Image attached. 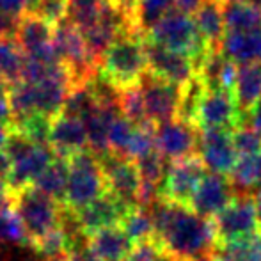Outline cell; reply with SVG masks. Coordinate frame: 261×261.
Wrapping results in <instances>:
<instances>
[{
	"label": "cell",
	"instance_id": "6da1fadb",
	"mask_svg": "<svg viewBox=\"0 0 261 261\" xmlns=\"http://www.w3.org/2000/svg\"><path fill=\"white\" fill-rule=\"evenodd\" d=\"M155 244L174 261H194L215 251L212 219L194 213L189 206L158 199L151 208Z\"/></svg>",
	"mask_w": 261,
	"mask_h": 261
},
{
	"label": "cell",
	"instance_id": "7a4b0ae2",
	"mask_svg": "<svg viewBox=\"0 0 261 261\" xmlns=\"http://www.w3.org/2000/svg\"><path fill=\"white\" fill-rule=\"evenodd\" d=\"M100 73L117 89L139 86L148 73L146 39L142 34H123L109 46L101 57Z\"/></svg>",
	"mask_w": 261,
	"mask_h": 261
},
{
	"label": "cell",
	"instance_id": "3957f363",
	"mask_svg": "<svg viewBox=\"0 0 261 261\" xmlns=\"http://www.w3.org/2000/svg\"><path fill=\"white\" fill-rule=\"evenodd\" d=\"M144 38L164 48L189 55L190 61L194 62L196 73L204 62V59L208 57V54L212 52L206 41L201 38L194 18L176 9L169 11L158 23L153 25V29Z\"/></svg>",
	"mask_w": 261,
	"mask_h": 261
},
{
	"label": "cell",
	"instance_id": "277c9868",
	"mask_svg": "<svg viewBox=\"0 0 261 261\" xmlns=\"http://www.w3.org/2000/svg\"><path fill=\"white\" fill-rule=\"evenodd\" d=\"M107 192L105 176L100 158L89 149H84L68 158V185L62 206L79 212Z\"/></svg>",
	"mask_w": 261,
	"mask_h": 261
},
{
	"label": "cell",
	"instance_id": "5b68a950",
	"mask_svg": "<svg viewBox=\"0 0 261 261\" xmlns=\"http://www.w3.org/2000/svg\"><path fill=\"white\" fill-rule=\"evenodd\" d=\"M11 206L18 213L29 234L31 245L61 224L64 206L62 203L39 192L36 187L29 185L11 194Z\"/></svg>",
	"mask_w": 261,
	"mask_h": 261
},
{
	"label": "cell",
	"instance_id": "8992f818",
	"mask_svg": "<svg viewBox=\"0 0 261 261\" xmlns=\"http://www.w3.org/2000/svg\"><path fill=\"white\" fill-rule=\"evenodd\" d=\"M215 233V247L259 233L254 199L249 194H237L229 204L212 219Z\"/></svg>",
	"mask_w": 261,
	"mask_h": 261
},
{
	"label": "cell",
	"instance_id": "52a82bcc",
	"mask_svg": "<svg viewBox=\"0 0 261 261\" xmlns=\"http://www.w3.org/2000/svg\"><path fill=\"white\" fill-rule=\"evenodd\" d=\"M206 176V167L197 155L169 162L160 187V197L171 203L189 206L194 192Z\"/></svg>",
	"mask_w": 261,
	"mask_h": 261
},
{
	"label": "cell",
	"instance_id": "ba28073f",
	"mask_svg": "<svg viewBox=\"0 0 261 261\" xmlns=\"http://www.w3.org/2000/svg\"><path fill=\"white\" fill-rule=\"evenodd\" d=\"M139 87L142 91L146 119L153 126H158V124L174 119L176 114H178L181 87L174 86L171 82H165V80L151 75L149 71L142 76V80L139 82Z\"/></svg>",
	"mask_w": 261,
	"mask_h": 261
},
{
	"label": "cell",
	"instance_id": "9c48e42d",
	"mask_svg": "<svg viewBox=\"0 0 261 261\" xmlns=\"http://www.w3.org/2000/svg\"><path fill=\"white\" fill-rule=\"evenodd\" d=\"M244 124V114L240 112L233 93L220 89H206L196 114L194 126L197 130H234Z\"/></svg>",
	"mask_w": 261,
	"mask_h": 261
},
{
	"label": "cell",
	"instance_id": "30bf717a",
	"mask_svg": "<svg viewBox=\"0 0 261 261\" xmlns=\"http://www.w3.org/2000/svg\"><path fill=\"white\" fill-rule=\"evenodd\" d=\"M14 41L25 54V57L39 59V61H61L54 50V25L46 23L32 13L23 14L14 23Z\"/></svg>",
	"mask_w": 261,
	"mask_h": 261
},
{
	"label": "cell",
	"instance_id": "8fae6325",
	"mask_svg": "<svg viewBox=\"0 0 261 261\" xmlns=\"http://www.w3.org/2000/svg\"><path fill=\"white\" fill-rule=\"evenodd\" d=\"M130 208L134 206L123 203L114 194L105 192L103 196L94 199L91 204L84 206L79 212H73V217H75V224L79 231L87 238L96 231L105 229V227L121 226L124 215Z\"/></svg>",
	"mask_w": 261,
	"mask_h": 261
},
{
	"label": "cell",
	"instance_id": "7c38bea8",
	"mask_svg": "<svg viewBox=\"0 0 261 261\" xmlns=\"http://www.w3.org/2000/svg\"><path fill=\"white\" fill-rule=\"evenodd\" d=\"M231 132L233 130H222V128L199 130L196 155L201 158L206 171L227 176L234 167L238 153L233 146Z\"/></svg>",
	"mask_w": 261,
	"mask_h": 261
},
{
	"label": "cell",
	"instance_id": "4fadbf2b",
	"mask_svg": "<svg viewBox=\"0 0 261 261\" xmlns=\"http://www.w3.org/2000/svg\"><path fill=\"white\" fill-rule=\"evenodd\" d=\"M100 164L105 176L107 192L114 194L130 206H137L141 174H139L135 162L126 156L116 155V153H109L100 158Z\"/></svg>",
	"mask_w": 261,
	"mask_h": 261
},
{
	"label": "cell",
	"instance_id": "5bb4252c",
	"mask_svg": "<svg viewBox=\"0 0 261 261\" xmlns=\"http://www.w3.org/2000/svg\"><path fill=\"white\" fill-rule=\"evenodd\" d=\"M199 130L178 117L155 128V148L167 162L192 156L197 151Z\"/></svg>",
	"mask_w": 261,
	"mask_h": 261
},
{
	"label": "cell",
	"instance_id": "9a60e30c",
	"mask_svg": "<svg viewBox=\"0 0 261 261\" xmlns=\"http://www.w3.org/2000/svg\"><path fill=\"white\" fill-rule=\"evenodd\" d=\"M146 57H148V71L174 86L183 87L196 76V68L189 55L164 48L148 39H146Z\"/></svg>",
	"mask_w": 261,
	"mask_h": 261
},
{
	"label": "cell",
	"instance_id": "2e32d148",
	"mask_svg": "<svg viewBox=\"0 0 261 261\" xmlns=\"http://www.w3.org/2000/svg\"><path fill=\"white\" fill-rule=\"evenodd\" d=\"M234 196L237 194H234V189L227 176L210 172L204 176L197 190L194 192L189 208L199 217L213 219L217 213L222 212L233 201Z\"/></svg>",
	"mask_w": 261,
	"mask_h": 261
},
{
	"label": "cell",
	"instance_id": "e0dca14e",
	"mask_svg": "<svg viewBox=\"0 0 261 261\" xmlns=\"http://www.w3.org/2000/svg\"><path fill=\"white\" fill-rule=\"evenodd\" d=\"M57 153L52 149V146H34L29 149L23 156L14 160L11 164V171L6 178V185L9 189V194H14L16 190L29 187L36 181L39 174L48 167L55 160Z\"/></svg>",
	"mask_w": 261,
	"mask_h": 261
},
{
	"label": "cell",
	"instance_id": "ac0fdd59",
	"mask_svg": "<svg viewBox=\"0 0 261 261\" xmlns=\"http://www.w3.org/2000/svg\"><path fill=\"white\" fill-rule=\"evenodd\" d=\"M48 144L59 156L69 158L75 153H80L87 148V134L84 121L79 117L59 114L50 124Z\"/></svg>",
	"mask_w": 261,
	"mask_h": 261
},
{
	"label": "cell",
	"instance_id": "d6986e66",
	"mask_svg": "<svg viewBox=\"0 0 261 261\" xmlns=\"http://www.w3.org/2000/svg\"><path fill=\"white\" fill-rule=\"evenodd\" d=\"M219 52L237 66L261 62V29L245 32H224Z\"/></svg>",
	"mask_w": 261,
	"mask_h": 261
},
{
	"label": "cell",
	"instance_id": "ffe728a7",
	"mask_svg": "<svg viewBox=\"0 0 261 261\" xmlns=\"http://www.w3.org/2000/svg\"><path fill=\"white\" fill-rule=\"evenodd\" d=\"M87 245L98 261H124L134 252V242L126 237L121 226L100 229L86 238Z\"/></svg>",
	"mask_w": 261,
	"mask_h": 261
},
{
	"label": "cell",
	"instance_id": "44dd1931",
	"mask_svg": "<svg viewBox=\"0 0 261 261\" xmlns=\"http://www.w3.org/2000/svg\"><path fill=\"white\" fill-rule=\"evenodd\" d=\"M121 114L119 107H96L89 116L84 119L87 134V148L98 158L110 153L109 148V128L116 116Z\"/></svg>",
	"mask_w": 261,
	"mask_h": 261
},
{
	"label": "cell",
	"instance_id": "7402d4cb",
	"mask_svg": "<svg viewBox=\"0 0 261 261\" xmlns=\"http://www.w3.org/2000/svg\"><path fill=\"white\" fill-rule=\"evenodd\" d=\"M192 18L206 45L212 50H219V45L224 38V32H226L222 2L220 0H203L197 11L192 14Z\"/></svg>",
	"mask_w": 261,
	"mask_h": 261
},
{
	"label": "cell",
	"instance_id": "603a6c76",
	"mask_svg": "<svg viewBox=\"0 0 261 261\" xmlns=\"http://www.w3.org/2000/svg\"><path fill=\"white\" fill-rule=\"evenodd\" d=\"M233 96L242 114L261 100V62L238 66Z\"/></svg>",
	"mask_w": 261,
	"mask_h": 261
},
{
	"label": "cell",
	"instance_id": "cb8c5ba5",
	"mask_svg": "<svg viewBox=\"0 0 261 261\" xmlns=\"http://www.w3.org/2000/svg\"><path fill=\"white\" fill-rule=\"evenodd\" d=\"M234 194H252L261 189V153L240 156L227 174Z\"/></svg>",
	"mask_w": 261,
	"mask_h": 261
},
{
	"label": "cell",
	"instance_id": "d4e9b609",
	"mask_svg": "<svg viewBox=\"0 0 261 261\" xmlns=\"http://www.w3.org/2000/svg\"><path fill=\"white\" fill-rule=\"evenodd\" d=\"M226 32H245L261 29V7L247 0L222 4Z\"/></svg>",
	"mask_w": 261,
	"mask_h": 261
},
{
	"label": "cell",
	"instance_id": "484cf974",
	"mask_svg": "<svg viewBox=\"0 0 261 261\" xmlns=\"http://www.w3.org/2000/svg\"><path fill=\"white\" fill-rule=\"evenodd\" d=\"M25 64V54L14 41L11 34H6L0 38V80L7 86L21 82Z\"/></svg>",
	"mask_w": 261,
	"mask_h": 261
},
{
	"label": "cell",
	"instance_id": "4316f807",
	"mask_svg": "<svg viewBox=\"0 0 261 261\" xmlns=\"http://www.w3.org/2000/svg\"><path fill=\"white\" fill-rule=\"evenodd\" d=\"M66 185H68V158L59 155L32 183V187H36L39 192L46 194L59 203L64 201Z\"/></svg>",
	"mask_w": 261,
	"mask_h": 261
},
{
	"label": "cell",
	"instance_id": "83f0119b",
	"mask_svg": "<svg viewBox=\"0 0 261 261\" xmlns=\"http://www.w3.org/2000/svg\"><path fill=\"white\" fill-rule=\"evenodd\" d=\"M121 229L134 242V245L153 242L155 240V222H153L151 210L142 206L130 208L121 222Z\"/></svg>",
	"mask_w": 261,
	"mask_h": 261
},
{
	"label": "cell",
	"instance_id": "f1b7e54d",
	"mask_svg": "<svg viewBox=\"0 0 261 261\" xmlns=\"http://www.w3.org/2000/svg\"><path fill=\"white\" fill-rule=\"evenodd\" d=\"M213 254L219 261H261V231L217 245Z\"/></svg>",
	"mask_w": 261,
	"mask_h": 261
},
{
	"label": "cell",
	"instance_id": "f546056e",
	"mask_svg": "<svg viewBox=\"0 0 261 261\" xmlns=\"http://www.w3.org/2000/svg\"><path fill=\"white\" fill-rule=\"evenodd\" d=\"M171 9H174L172 0H137L134 7V27L139 34L146 36Z\"/></svg>",
	"mask_w": 261,
	"mask_h": 261
},
{
	"label": "cell",
	"instance_id": "4dcf8cb0",
	"mask_svg": "<svg viewBox=\"0 0 261 261\" xmlns=\"http://www.w3.org/2000/svg\"><path fill=\"white\" fill-rule=\"evenodd\" d=\"M109 0H68L66 18L79 29L80 32L93 27L101 16V11Z\"/></svg>",
	"mask_w": 261,
	"mask_h": 261
},
{
	"label": "cell",
	"instance_id": "1f68e13d",
	"mask_svg": "<svg viewBox=\"0 0 261 261\" xmlns=\"http://www.w3.org/2000/svg\"><path fill=\"white\" fill-rule=\"evenodd\" d=\"M0 245L11 247H31V240L23 227V222L13 206H6L0 212Z\"/></svg>",
	"mask_w": 261,
	"mask_h": 261
},
{
	"label": "cell",
	"instance_id": "d6a6232c",
	"mask_svg": "<svg viewBox=\"0 0 261 261\" xmlns=\"http://www.w3.org/2000/svg\"><path fill=\"white\" fill-rule=\"evenodd\" d=\"M50 124H52V117L45 116V114H32V116H27L18 123L11 124L9 128H14L20 134H23L32 144L46 146L50 137Z\"/></svg>",
	"mask_w": 261,
	"mask_h": 261
},
{
	"label": "cell",
	"instance_id": "836d02e7",
	"mask_svg": "<svg viewBox=\"0 0 261 261\" xmlns=\"http://www.w3.org/2000/svg\"><path fill=\"white\" fill-rule=\"evenodd\" d=\"M69 245V234L66 231V227L62 224H59L55 229H52L50 233H46L45 237H41L39 240H36L31 245V249H34V252L41 258L48 259L54 256L64 254L68 251Z\"/></svg>",
	"mask_w": 261,
	"mask_h": 261
},
{
	"label": "cell",
	"instance_id": "e575fe53",
	"mask_svg": "<svg viewBox=\"0 0 261 261\" xmlns=\"http://www.w3.org/2000/svg\"><path fill=\"white\" fill-rule=\"evenodd\" d=\"M119 109H121V114H123L126 119H130L134 124H137V126L149 123V121L146 119L144 100H142V91L139 86L121 89Z\"/></svg>",
	"mask_w": 261,
	"mask_h": 261
},
{
	"label": "cell",
	"instance_id": "d590c367",
	"mask_svg": "<svg viewBox=\"0 0 261 261\" xmlns=\"http://www.w3.org/2000/svg\"><path fill=\"white\" fill-rule=\"evenodd\" d=\"M96 107L98 105H96V101H94L93 94H91L89 87L79 86V87H73V89L69 91L61 114H66V116H71V117H79V119L84 121L94 109H96Z\"/></svg>",
	"mask_w": 261,
	"mask_h": 261
},
{
	"label": "cell",
	"instance_id": "8d00e7d4",
	"mask_svg": "<svg viewBox=\"0 0 261 261\" xmlns=\"http://www.w3.org/2000/svg\"><path fill=\"white\" fill-rule=\"evenodd\" d=\"M155 128L151 123L135 126L134 135H132L130 142H128L126 149L121 156H126L130 160H139L148 153L155 151Z\"/></svg>",
	"mask_w": 261,
	"mask_h": 261
},
{
	"label": "cell",
	"instance_id": "74e56055",
	"mask_svg": "<svg viewBox=\"0 0 261 261\" xmlns=\"http://www.w3.org/2000/svg\"><path fill=\"white\" fill-rule=\"evenodd\" d=\"M135 165H137V171L141 174V181L151 183L155 187H162L169 162L156 149L144 155L142 158H139V160H135Z\"/></svg>",
	"mask_w": 261,
	"mask_h": 261
},
{
	"label": "cell",
	"instance_id": "f35d334b",
	"mask_svg": "<svg viewBox=\"0 0 261 261\" xmlns=\"http://www.w3.org/2000/svg\"><path fill=\"white\" fill-rule=\"evenodd\" d=\"M137 124H134L130 119L119 114L112 119L109 128V148L110 153H116V155H123L124 149H126L128 142H130L134 130Z\"/></svg>",
	"mask_w": 261,
	"mask_h": 261
},
{
	"label": "cell",
	"instance_id": "ab89813d",
	"mask_svg": "<svg viewBox=\"0 0 261 261\" xmlns=\"http://www.w3.org/2000/svg\"><path fill=\"white\" fill-rule=\"evenodd\" d=\"M231 139H233V146L238 156L261 153V132L249 124H240L234 128L231 132Z\"/></svg>",
	"mask_w": 261,
	"mask_h": 261
},
{
	"label": "cell",
	"instance_id": "60d3db41",
	"mask_svg": "<svg viewBox=\"0 0 261 261\" xmlns=\"http://www.w3.org/2000/svg\"><path fill=\"white\" fill-rule=\"evenodd\" d=\"M68 11V0H36L31 13L39 16L50 25H57L66 18Z\"/></svg>",
	"mask_w": 261,
	"mask_h": 261
},
{
	"label": "cell",
	"instance_id": "b9f144b4",
	"mask_svg": "<svg viewBox=\"0 0 261 261\" xmlns=\"http://www.w3.org/2000/svg\"><path fill=\"white\" fill-rule=\"evenodd\" d=\"M0 13L16 21L29 13V0H0Z\"/></svg>",
	"mask_w": 261,
	"mask_h": 261
},
{
	"label": "cell",
	"instance_id": "7bdbcfd3",
	"mask_svg": "<svg viewBox=\"0 0 261 261\" xmlns=\"http://www.w3.org/2000/svg\"><path fill=\"white\" fill-rule=\"evenodd\" d=\"M244 124H249L261 132V100L256 101L247 112H244Z\"/></svg>",
	"mask_w": 261,
	"mask_h": 261
},
{
	"label": "cell",
	"instance_id": "ee69618b",
	"mask_svg": "<svg viewBox=\"0 0 261 261\" xmlns=\"http://www.w3.org/2000/svg\"><path fill=\"white\" fill-rule=\"evenodd\" d=\"M174 2V9L179 11V13H185L192 16L194 13L197 11V7L201 6L203 0H172Z\"/></svg>",
	"mask_w": 261,
	"mask_h": 261
},
{
	"label": "cell",
	"instance_id": "f6af8a7d",
	"mask_svg": "<svg viewBox=\"0 0 261 261\" xmlns=\"http://www.w3.org/2000/svg\"><path fill=\"white\" fill-rule=\"evenodd\" d=\"M0 126H11V109L7 93L0 94Z\"/></svg>",
	"mask_w": 261,
	"mask_h": 261
},
{
	"label": "cell",
	"instance_id": "bcb514c9",
	"mask_svg": "<svg viewBox=\"0 0 261 261\" xmlns=\"http://www.w3.org/2000/svg\"><path fill=\"white\" fill-rule=\"evenodd\" d=\"M14 23H16V21L11 20V18H7V16H4V14L0 13V38L6 36V34H13Z\"/></svg>",
	"mask_w": 261,
	"mask_h": 261
},
{
	"label": "cell",
	"instance_id": "7dc6e473",
	"mask_svg": "<svg viewBox=\"0 0 261 261\" xmlns=\"http://www.w3.org/2000/svg\"><path fill=\"white\" fill-rule=\"evenodd\" d=\"M11 204V194H9V189H7L6 181L0 179V212H2L6 206Z\"/></svg>",
	"mask_w": 261,
	"mask_h": 261
},
{
	"label": "cell",
	"instance_id": "c3c4849f",
	"mask_svg": "<svg viewBox=\"0 0 261 261\" xmlns=\"http://www.w3.org/2000/svg\"><path fill=\"white\" fill-rule=\"evenodd\" d=\"M252 199H254V206H256V217H258V222H259V229H261V189L256 190L252 194Z\"/></svg>",
	"mask_w": 261,
	"mask_h": 261
},
{
	"label": "cell",
	"instance_id": "681fc988",
	"mask_svg": "<svg viewBox=\"0 0 261 261\" xmlns=\"http://www.w3.org/2000/svg\"><path fill=\"white\" fill-rule=\"evenodd\" d=\"M7 134H9V126H0V151H2L4 144H6Z\"/></svg>",
	"mask_w": 261,
	"mask_h": 261
},
{
	"label": "cell",
	"instance_id": "f907efd6",
	"mask_svg": "<svg viewBox=\"0 0 261 261\" xmlns=\"http://www.w3.org/2000/svg\"><path fill=\"white\" fill-rule=\"evenodd\" d=\"M119 4L128 13H134V7H135V4H137V0H119Z\"/></svg>",
	"mask_w": 261,
	"mask_h": 261
},
{
	"label": "cell",
	"instance_id": "816d5d0a",
	"mask_svg": "<svg viewBox=\"0 0 261 261\" xmlns=\"http://www.w3.org/2000/svg\"><path fill=\"white\" fill-rule=\"evenodd\" d=\"M46 261H69V258H68V254H59V256H54V258H48Z\"/></svg>",
	"mask_w": 261,
	"mask_h": 261
},
{
	"label": "cell",
	"instance_id": "f5cc1de1",
	"mask_svg": "<svg viewBox=\"0 0 261 261\" xmlns=\"http://www.w3.org/2000/svg\"><path fill=\"white\" fill-rule=\"evenodd\" d=\"M194 261H219V259H217V258H215V254H213V252H212V254L203 256V258H199V259H194Z\"/></svg>",
	"mask_w": 261,
	"mask_h": 261
},
{
	"label": "cell",
	"instance_id": "db71d44e",
	"mask_svg": "<svg viewBox=\"0 0 261 261\" xmlns=\"http://www.w3.org/2000/svg\"><path fill=\"white\" fill-rule=\"evenodd\" d=\"M247 2H251V4H254V6L261 7V0H247Z\"/></svg>",
	"mask_w": 261,
	"mask_h": 261
},
{
	"label": "cell",
	"instance_id": "11a10c76",
	"mask_svg": "<svg viewBox=\"0 0 261 261\" xmlns=\"http://www.w3.org/2000/svg\"><path fill=\"white\" fill-rule=\"evenodd\" d=\"M222 4H229V2H240V0H220Z\"/></svg>",
	"mask_w": 261,
	"mask_h": 261
}]
</instances>
